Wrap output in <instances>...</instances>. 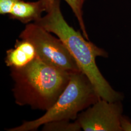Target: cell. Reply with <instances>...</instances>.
Wrapping results in <instances>:
<instances>
[{
  "instance_id": "6da1fadb",
  "label": "cell",
  "mask_w": 131,
  "mask_h": 131,
  "mask_svg": "<svg viewBox=\"0 0 131 131\" xmlns=\"http://www.w3.org/2000/svg\"><path fill=\"white\" fill-rule=\"evenodd\" d=\"M34 23L55 34L63 42L100 98L110 102L119 101L122 99V95L113 89L96 64V57H107V53L67 23L61 12L60 0H54L46 14Z\"/></svg>"
},
{
  "instance_id": "7a4b0ae2",
  "label": "cell",
  "mask_w": 131,
  "mask_h": 131,
  "mask_svg": "<svg viewBox=\"0 0 131 131\" xmlns=\"http://www.w3.org/2000/svg\"><path fill=\"white\" fill-rule=\"evenodd\" d=\"M15 103L46 111L68 84L70 73L49 65L38 56L20 69H10Z\"/></svg>"
},
{
  "instance_id": "3957f363",
  "label": "cell",
  "mask_w": 131,
  "mask_h": 131,
  "mask_svg": "<svg viewBox=\"0 0 131 131\" xmlns=\"http://www.w3.org/2000/svg\"><path fill=\"white\" fill-rule=\"evenodd\" d=\"M91 82L82 71L70 73L69 83L59 98L41 117L26 121L7 131H33L44 124L55 121H75L80 112L100 99Z\"/></svg>"
},
{
  "instance_id": "277c9868",
  "label": "cell",
  "mask_w": 131,
  "mask_h": 131,
  "mask_svg": "<svg viewBox=\"0 0 131 131\" xmlns=\"http://www.w3.org/2000/svg\"><path fill=\"white\" fill-rule=\"evenodd\" d=\"M19 38L31 42L37 56L47 64L70 73L81 71L61 40L37 24H27Z\"/></svg>"
},
{
  "instance_id": "5b68a950",
  "label": "cell",
  "mask_w": 131,
  "mask_h": 131,
  "mask_svg": "<svg viewBox=\"0 0 131 131\" xmlns=\"http://www.w3.org/2000/svg\"><path fill=\"white\" fill-rule=\"evenodd\" d=\"M122 104L119 101L110 102L100 99L76 119L84 131H122Z\"/></svg>"
},
{
  "instance_id": "8992f818",
  "label": "cell",
  "mask_w": 131,
  "mask_h": 131,
  "mask_svg": "<svg viewBox=\"0 0 131 131\" xmlns=\"http://www.w3.org/2000/svg\"><path fill=\"white\" fill-rule=\"evenodd\" d=\"M46 12L41 0L25 2L24 0H0V14L7 15L11 19L18 20L23 24L35 22Z\"/></svg>"
},
{
  "instance_id": "52a82bcc",
  "label": "cell",
  "mask_w": 131,
  "mask_h": 131,
  "mask_svg": "<svg viewBox=\"0 0 131 131\" xmlns=\"http://www.w3.org/2000/svg\"><path fill=\"white\" fill-rule=\"evenodd\" d=\"M37 57L36 49L31 42L17 39L14 48L6 52L5 63L10 69H20L28 65Z\"/></svg>"
},
{
  "instance_id": "ba28073f",
  "label": "cell",
  "mask_w": 131,
  "mask_h": 131,
  "mask_svg": "<svg viewBox=\"0 0 131 131\" xmlns=\"http://www.w3.org/2000/svg\"><path fill=\"white\" fill-rule=\"evenodd\" d=\"M44 5L46 12L49 10L53 4L54 0H41ZM70 6L75 17L77 19L80 27L82 31L83 35L86 39L89 40V35L87 33L83 18V8L85 0H64Z\"/></svg>"
},
{
  "instance_id": "9c48e42d",
  "label": "cell",
  "mask_w": 131,
  "mask_h": 131,
  "mask_svg": "<svg viewBox=\"0 0 131 131\" xmlns=\"http://www.w3.org/2000/svg\"><path fill=\"white\" fill-rule=\"evenodd\" d=\"M69 119H62L49 122L44 124L42 131H78L82 129L79 123L76 120L71 122Z\"/></svg>"
}]
</instances>
